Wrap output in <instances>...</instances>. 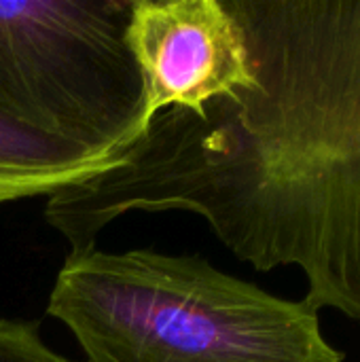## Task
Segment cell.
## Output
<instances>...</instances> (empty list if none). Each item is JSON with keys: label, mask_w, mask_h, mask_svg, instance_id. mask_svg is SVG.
<instances>
[{"label": "cell", "mask_w": 360, "mask_h": 362, "mask_svg": "<svg viewBox=\"0 0 360 362\" xmlns=\"http://www.w3.org/2000/svg\"><path fill=\"white\" fill-rule=\"evenodd\" d=\"M252 83L168 108L121 161L57 195L70 252L127 212H193L257 272L297 267L306 301L360 325V0H223Z\"/></svg>", "instance_id": "6da1fadb"}, {"label": "cell", "mask_w": 360, "mask_h": 362, "mask_svg": "<svg viewBox=\"0 0 360 362\" xmlns=\"http://www.w3.org/2000/svg\"><path fill=\"white\" fill-rule=\"evenodd\" d=\"M47 314L85 362H344L320 312L216 269L197 255L70 252Z\"/></svg>", "instance_id": "7a4b0ae2"}, {"label": "cell", "mask_w": 360, "mask_h": 362, "mask_svg": "<svg viewBox=\"0 0 360 362\" xmlns=\"http://www.w3.org/2000/svg\"><path fill=\"white\" fill-rule=\"evenodd\" d=\"M132 0L0 2V119L95 155L144 132L125 32Z\"/></svg>", "instance_id": "3957f363"}, {"label": "cell", "mask_w": 360, "mask_h": 362, "mask_svg": "<svg viewBox=\"0 0 360 362\" xmlns=\"http://www.w3.org/2000/svg\"><path fill=\"white\" fill-rule=\"evenodd\" d=\"M125 40L144 85V129L161 110L199 112L252 83L240 25L223 0H132Z\"/></svg>", "instance_id": "277c9868"}, {"label": "cell", "mask_w": 360, "mask_h": 362, "mask_svg": "<svg viewBox=\"0 0 360 362\" xmlns=\"http://www.w3.org/2000/svg\"><path fill=\"white\" fill-rule=\"evenodd\" d=\"M121 155H95L0 119V204L57 195L115 168Z\"/></svg>", "instance_id": "5b68a950"}, {"label": "cell", "mask_w": 360, "mask_h": 362, "mask_svg": "<svg viewBox=\"0 0 360 362\" xmlns=\"http://www.w3.org/2000/svg\"><path fill=\"white\" fill-rule=\"evenodd\" d=\"M0 362H72L53 352L36 322L0 318Z\"/></svg>", "instance_id": "8992f818"}]
</instances>
